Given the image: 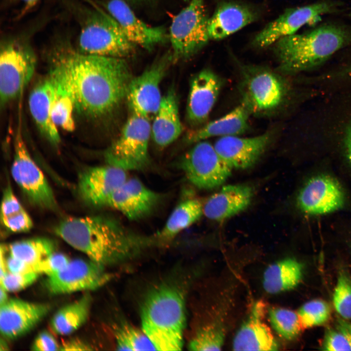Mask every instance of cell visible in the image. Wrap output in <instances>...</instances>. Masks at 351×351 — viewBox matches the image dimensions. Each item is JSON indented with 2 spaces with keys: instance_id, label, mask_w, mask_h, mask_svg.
Returning <instances> with one entry per match:
<instances>
[{
  "instance_id": "obj_48",
  "label": "cell",
  "mask_w": 351,
  "mask_h": 351,
  "mask_svg": "<svg viewBox=\"0 0 351 351\" xmlns=\"http://www.w3.org/2000/svg\"><path fill=\"white\" fill-rule=\"evenodd\" d=\"M8 292L6 291L2 287H0V305L5 303L8 300Z\"/></svg>"
},
{
  "instance_id": "obj_10",
  "label": "cell",
  "mask_w": 351,
  "mask_h": 351,
  "mask_svg": "<svg viewBox=\"0 0 351 351\" xmlns=\"http://www.w3.org/2000/svg\"><path fill=\"white\" fill-rule=\"evenodd\" d=\"M20 129H18L14 141L13 178L32 203L46 209H55L57 204L52 189L32 158Z\"/></svg>"
},
{
  "instance_id": "obj_19",
  "label": "cell",
  "mask_w": 351,
  "mask_h": 351,
  "mask_svg": "<svg viewBox=\"0 0 351 351\" xmlns=\"http://www.w3.org/2000/svg\"><path fill=\"white\" fill-rule=\"evenodd\" d=\"M126 172L109 164L85 169L78 176L79 195L90 204L104 206L108 197L127 179Z\"/></svg>"
},
{
  "instance_id": "obj_44",
  "label": "cell",
  "mask_w": 351,
  "mask_h": 351,
  "mask_svg": "<svg viewBox=\"0 0 351 351\" xmlns=\"http://www.w3.org/2000/svg\"><path fill=\"white\" fill-rule=\"evenodd\" d=\"M6 265L7 271L13 273L36 272L34 266L26 263L10 255L6 258Z\"/></svg>"
},
{
  "instance_id": "obj_28",
  "label": "cell",
  "mask_w": 351,
  "mask_h": 351,
  "mask_svg": "<svg viewBox=\"0 0 351 351\" xmlns=\"http://www.w3.org/2000/svg\"><path fill=\"white\" fill-rule=\"evenodd\" d=\"M54 86L51 105V117L58 128L67 132L75 128L74 113L76 110L73 95L59 71L55 67L51 68L49 75Z\"/></svg>"
},
{
  "instance_id": "obj_49",
  "label": "cell",
  "mask_w": 351,
  "mask_h": 351,
  "mask_svg": "<svg viewBox=\"0 0 351 351\" xmlns=\"http://www.w3.org/2000/svg\"><path fill=\"white\" fill-rule=\"evenodd\" d=\"M22 2L27 8L32 7L34 6L40 0H19ZM89 3L93 4L91 0H84Z\"/></svg>"
},
{
  "instance_id": "obj_38",
  "label": "cell",
  "mask_w": 351,
  "mask_h": 351,
  "mask_svg": "<svg viewBox=\"0 0 351 351\" xmlns=\"http://www.w3.org/2000/svg\"><path fill=\"white\" fill-rule=\"evenodd\" d=\"M39 274L36 272L13 273L8 272L0 279V286L8 292L20 291L34 283Z\"/></svg>"
},
{
  "instance_id": "obj_24",
  "label": "cell",
  "mask_w": 351,
  "mask_h": 351,
  "mask_svg": "<svg viewBox=\"0 0 351 351\" xmlns=\"http://www.w3.org/2000/svg\"><path fill=\"white\" fill-rule=\"evenodd\" d=\"M250 113L248 105L242 101L223 116L188 133L185 141L188 144H193L212 137L241 135L248 129Z\"/></svg>"
},
{
  "instance_id": "obj_43",
  "label": "cell",
  "mask_w": 351,
  "mask_h": 351,
  "mask_svg": "<svg viewBox=\"0 0 351 351\" xmlns=\"http://www.w3.org/2000/svg\"><path fill=\"white\" fill-rule=\"evenodd\" d=\"M60 345L54 336L47 331L40 332L35 339L31 350L35 351H54L59 350Z\"/></svg>"
},
{
  "instance_id": "obj_46",
  "label": "cell",
  "mask_w": 351,
  "mask_h": 351,
  "mask_svg": "<svg viewBox=\"0 0 351 351\" xmlns=\"http://www.w3.org/2000/svg\"><path fill=\"white\" fill-rule=\"evenodd\" d=\"M336 328L347 339L351 347V323L343 318H338L336 320Z\"/></svg>"
},
{
  "instance_id": "obj_40",
  "label": "cell",
  "mask_w": 351,
  "mask_h": 351,
  "mask_svg": "<svg viewBox=\"0 0 351 351\" xmlns=\"http://www.w3.org/2000/svg\"><path fill=\"white\" fill-rule=\"evenodd\" d=\"M322 348L324 351H351V347L346 337L338 330L328 328L325 331Z\"/></svg>"
},
{
  "instance_id": "obj_20",
  "label": "cell",
  "mask_w": 351,
  "mask_h": 351,
  "mask_svg": "<svg viewBox=\"0 0 351 351\" xmlns=\"http://www.w3.org/2000/svg\"><path fill=\"white\" fill-rule=\"evenodd\" d=\"M271 139L269 132L249 137L228 136L219 137L214 146L232 169H246L257 162Z\"/></svg>"
},
{
  "instance_id": "obj_8",
  "label": "cell",
  "mask_w": 351,
  "mask_h": 351,
  "mask_svg": "<svg viewBox=\"0 0 351 351\" xmlns=\"http://www.w3.org/2000/svg\"><path fill=\"white\" fill-rule=\"evenodd\" d=\"M209 19L204 0H191L174 17L169 31L173 60L188 58L206 45Z\"/></svg>"
},
{
  "instance_id": "obj_47",
  "label": "cell",
  "mask_w": 351,
  "mask_h": 351,
  "mask_svg": "<svg viewBox=\"0 0 351 351\" xmlns=\"http://www.w3.org/2000/svg\"><path fill=\"white\" fill-rule=\"evenodd\" d=\"M345 146L347 157L351 163V123L348 126L345 135Z\"/></svg>"
},
{
  "instance_id": "obj_36",
  "label": "cell",
  "mask_w": 351,
  "mask_h": 351,
  "mask_svg": "<svg viewBox=\"0 0 351 351\" xmlns=\"http://www.w3.org/2000/svg\"><path fill=\"white\" fill-rule=\"evenodd\" d=\"M297 312L303 328L308 329L326 323L331 316V308L326 301L314 299L304 304Z\"/></svg>"
},
{
  "instance_id": "obj_23",
  "label": "cell",
  "mask_w": 351,
  "mask_h": 351,
  "mask_svg": "<svg viewBox=\"0 0 351 351\" xmlns=\"http://www.w3.org/2000/svg\"><path fill=\"white\" fill-rule=\"evenodd\" d=\"M253 195V188L248 185L223 186L207 199L203 205V214L210 219L223 221L245 210Z\"/></svg>"
},
{
  "instance_id": "obj_15",
  "label": "cell",
  "mask_w": 351,
  "mask_h": 351,
  "mask_svg": "<svg viewBox=\"0 0 351 351\" xmlns=\"http://www.w3.org/2000/svg\"><path fill=\"white\" fill-rule=\"evenodd\" d=\"M160 198L159 194L140 180L131 178L111 194L104 206L116 209L130 220H137L151 213Z\"/></svg>"
},
{
  "instance_id": "obj_27",
  "label": "cell",
  "mask_w": 351,
  "mask_h": 351,
  "mask_svg": "<svg viewBox=\"0 0 351 351\" xmlns=\"http://www.w3.org/2000/svg\"><path fill=\"white\" fill-rule=\"evenodd\" d=\"M182 131L175 89L171 88L162 97L154 117L151 136L157 146L165 147L175 141Z\"/></svg>"
},
{
  "instance_id": "obj_25",
  "label": "cell",
  "mask_w": 351,
  "mask_h": 351,
  "mask_svg": "<svg viewBox=\"0 0 351 351\" xmlns=\"http://www.w3.org/2000/svg\"><path fill=\"white\" fill-rule=\"evenodd\" d=\"M256 13L245 5L226 2L220 4L209 18L210 39H222L254 21Z\"/></svg>"
},
{
  "instance_id": "obj_32",
  "label": "cell",
  "mask_w": 351,
  "mask_h": 351,
  "mask_svg": "<svg viewBox=\"0 0 351 351\" xmlns=\"http://www.w3.org/2000/svg\"><path fill=\"white\" fill-rule=\"evenodd\" d=\"M55 250V243L46 238H35L17 241L8 247L9 255L34 266V267L54 253Z\"/></svg>"
},
{
  "instance_id": "obj_6",
  "label": "cell",
  "mask_w": 351,
  "mask_h": 351,
  "mask_svg": "<svg viewBox=\"0 0 351 351\" xmlns=\"http://www.w3.org/2000/svg\"><path fill=\"white\" fill-rule=\"evenodd\" d=\"M37 64L30 45L21 39L3 40L0 52L1 106L15 99L32 78Z\"/></svg>"
},
{
  "instance_id": "obj_30",
  "label": "cell",
  "mask_w": 351,
  "mask_h": 351,
  "mask_svg": "<svg viewBox=\"0 0 351 351\" xmlns=\"http://www.w3.org/2000/svg\"><path fill=\"white\" fill-rule=\"evenodd\" d=\"M91 304V296L87 293L60 308L51 320L52 330L60 335H68L75 332L86 321Z\"/></svg>"
},
{
  "instance_id": "obj_2",
  "label": "cell",
  "mask_w": 351,
  "mask_h": 351,
  "mask_svg": "<svg viewBox=\"0 0 351 351\" xmlns=\"http://www.w3.org/2000/svg\"><path fill=\"white\" fill-rule=\"evenodd\" d=\"M55 232L102 266L133 254L149 242L116 220L101 215L65 218L56 226Z\"/></svg>"
},
{
  "instance_id": "obj_17",
  "label": "cell",
  "mask_w": 351,
  "mask_h": 351,
  "mask_svg": "<svg viewBox=\"0 0 351 351\" xmlns=\"http://www.w3.org/2000/svg\"><path fill=\"white\" fill-rule=\"evenodd\" d=\"M297 201L300 209L306 213L325 214L340 208L344 204V195L335 178L320 175L306 183L300 191Z\"/></svg>"
},
{
  "instance_id": "obj_12",
  "label": "cell",
  "mask_w": 351,
  "mask_h": 351,
  "mask_svg": "<svg viewBox=\"0 0 351 351\" xmlns=\"http://www.w3.org/2000/svg\"><path fill=\"white\" fill-rule=\"evenodd\" d=\"M335 3L321 1L286 10L268 24L255 37L254 42L257 46L266 47L280 39L295 34L306 24L313 23L324 15L336 10Z\"/></svg>"
},
{
  "instance_id": "obj_18",
  "label": "cell",
  "mask_w": 351,
  "mask_h": 351,
  "mask_svg": "<svg viewBox=\"0 0 351 351\" xmlns=\"http://www.w3.org/2000/svg\"><path fill=\"white\" fill-rule=\"evenodd\" d=\"M222 84V79L209 69L199 71L192 78L186 109L187 121L191 125L197 126L207 120Z\"/></svg>"
},
{
  "instance_id": "obj_21",
  "label": "cell",
  "mask_w": 351,
  "mask_h": 351,
  "mask_svg": "<svg viewBox=\"0 0 351 351\" xmlns=\"http://www.w3.org/2000/svg\"><path fill=\"white\" fill-rule=\"evenodd\" d=\"M266 305L262 301L253 306L246 320L236 333L233 342L234 351H277L279 345L264 322Z\"/></svg>"
},
{
  "instance_id": "obj_51",
  "label": "cell",
  "mask_w": 351,
  "mask_h": 351,
  "mask_svg": "<svg viewBox=\"0 0 351 351\" xmlns=\"http://www.w3.org/2000/svg\"><path fill=\"white\" fill-rule=\"evenodd\" d=\"M343 74L351 75V62L349 64L347 67L345 69Z\"/></svg>"
},
{
  "instance_id": "obj_1",
  "label": "cell",
  "mask_w": 351,
  "mask_h": 351,
  "mask_svg": "<svg viewBox=\"0 0 351 351\" xmlns=\"http://www.w3.org/2000/svg\"><path fill=\"white\" fill-rule=\"evenodd\" d=\"M57 51L53 66L62 75L81 115L105 117L126 98L133 77L124 58L85 54L67 47Z\"/></svg>"
},
{
  "instance_id": "obj_39",
  "label": "cell",
  "mask_w": 351,
  "mask_h": 351,
  "mask_svg": "<svg viewBox=\"0 0 351 351\" xmlns=\"http://www.w3.org/2000/svg\"><path fill=\"white\" fill-rule=\"evenodd\" d=\"M68 257L62 254L55 252L46 259L34 266L36 272L47 276L60 271L70 262Z\"/></svg>"
},
{
  "instance_id": "obj_5",
  "label": "cell",
  "mask_w": 351,
  "mask_h": 351,
  "mask_svg": "<svg viewBox=\"0 0 351 351\" xmlns=\"http://www.w3.org/2000/svg\"><path fill=\"white\" fill-rule=\"evenodd\" d=\"M85 16L78 37L79 52L124 58L133 54L135 44L112 16L98 8L87 11Z\"/></svg>"
},
{
  "instance_id": "obj_4",
  "label": "cell",
  "mask_w": 351,
  "mask_h": 351,
  "mask_svg": "<svg viewBox=\"0 0 351 351\" xmlns=\"http://www.w3.org/2000/svg\"><path fill=\"white\" fill-rule=\"evenodd\" d=\"M141 329L156 350H181L186 316L182 292L162 285L151 290L141 309Z\"/></svg>"
},
{
  "instance_id": "obj_7",
  "label": "cell",
  "mask_w": 351,
  "mask_h": 351,
  "mask_svg": "<svg viewBox=\"0 0 351 351\" xmlns=\"http://www.w3.org/2000/svg\"><path fill=\"white\" fill-rule=\"evenodd\" d=\"M151 136L149 119L131 113L119 137L106 150V163L125 171L143 169L148 164Z\"/></svg>"
},
{
  "instance_id": "obj_9",
  "label": "cell",
  "mask_w": 351,
  "mask_h": 351,
  "mask_svg": "<svg viewBox=\"0 0 351 351\" xmlns=\"http://www.w3.org/2000/svg\"><path fill=\"white\" fill-rule=\"evenodd\" d=\"M194 144L180 162L186 178L200 189L210 190L220 186L230 176L232 169L209 142L205 140Z\"/></svg>"
},
{
  "instance_id": "obj_26",
  "label": "cell",
  "mask_w": 351,
  "mask_h": 351,
  "mask_svg": "<svg viewBox=\"0 0 351 351\" xmlns=\"http://www.w3.org/2000/svg\"><path fill=\"white\" fill-rule=\"evenodd\" d=\"M53 93V84L48 76L32 89L28 103L31 114L40 132L51 143L57 145L60 141V137L51 117Z\"/></svg>"
},
{
  "instance_id": "obj_16",
  "label": "cell",
  "mask_w": 351,
  "mask_h": 351,
  "mask_svg": "<svg viewBox=\"0 0 351 351\" xmlns=\"http://www.w3.org/2000/svg\"><path fill=\"white\" fill-rule=\"evenodd\" d=\"M48 304L11 298L0 305V332L6 339H13L33 329L49 312Z\"/></svg>"
},
{
  "instance_id": "obj_42",
  "label": "cell",
  "mask_w": 351,
  "mask_h": 351,
  "mask_svg": "<svg viewBox=\"0 0 351 351\" xmlns=\"http://www.w3.org/2000/svg\"><path fill=\"white\" fill-rule=\"evenodd\" d=\"M23 210L11 186L8 184L4 190L1 200L0 218L14 215Z\"/></svg>"
},
{
  "instance_id": "obj_31",
  "label": "cell",
  "mask_w": 351,
  "mask_h": 351,
  "mask_svg": "<svg viewBox=\"0 0 351 351\" xmlns=\"http://www.w3.org/2000/svg\"><path fill=\"white\" fill-rule=\"evenodd\" d=\"M203 214V206L199 200L187 199L173 210L158 233L160 238L171 239L196 222Z\"/></svg>"
},
{
  "instance_id": "obj_37",
  "label": "cell",
  "mask_w": 351,
  "mask_h": 351,
  "mask_svg": "<svg viewBox=\"0 0 351 351\" xmlns=\"http://www.w3.org/2000/svg\"><path fill=\"white\" fill-rule=\"evenodd\" d=\"M333 303L342 318L351 319V277L344 271H340L338 274L333 295Z\"/></svg>"
},
{
  "instance_id": "obj_13",
  "label": "cell",
  "mask_w": 351,
  "mask_h": 351,
  "mask_svg": "<svg viewBox=\"0 0 351 351\" xmlns=\"http://www.w3.org/2000/svg\"><path fill=\"white\" fill-rule=\"evenodd\" d=\"M243 86L244 101L250 111L267 113L276 109L285 95V86L281 78L273 71L252 68L245 71Z\"/></svg>"
},
{
  "instance_id": "obj_34",
  "label": "cell",
  "mask_w": 351,
  "mask_h": 351,
  "mask_svg": "<svg viewBox=\"0 0 351 351\" xmlns=\"http://www.w3.org/2000/svg\"><path fill=\"white\" fill-rule=\"evenodd\" d=\"M117 350L154 351L155 346L142 331L129 324H122L115 331Z\"/></svg>"
},
{
  "instance_id": "obj_3",
  "label": "cell",
  "mask_w": 351,
  "mask_h": 351,
  "mask_svg": "<svg viewBox=\"0 0 351 351\" xmlns=\"http://www.w3.org/2000/svg\"><path fill=\"white\" fill-rule=\"evenodd\" d=\"M351 43V28L335 24L283 37L274 44L279 68L295 73L317 66Z\"/></svg>"
},
{
  "instance_id": "obj_14",
  "label": "cell",
  "mask_w": 351,
  "mask_h": 351,
  "mask_svg": "<svg viewBox=\"0 0 351 351\" xmlns=\"http://www.w3.org/2000/svg\"><path fill=\"white\" fill-rule=\"evenodd\" d=\"M108 279L102 266L90 259H76L70 260L60 271L47 276L45 285L51 293L63 294L94 290Z\"/></svg>"
},
{
  "instance_id": "obj_22",
  "label": "cell",
  "mask_w": 351,
  "mask_h": 351,
  "mask_svg": "<svg viewBox=\"0 0 351 351\" xmlns=\"http://www.w3.org/2000/svg\"><path fill=\"white\" fill-rule=\"evenodd\" d=\"M107 9L133 44L151 50L166 40V34L163 28L147 25L136 16L123 0H110L107 4Z\"/></svg>"
},
{
  "instance_id": "obj_11",
  "label": "cell",
  "mask_w": 351,
  "mask_h": 351,
  "mask_svg": "<svg viewBox=\"0 0 351 351\" xmlns=\"http://www.w3.org/2000/svg\"><path fill=\"white\" fill-rule=\"evenodd\" d=\"M173 60L172 53L165 55L132 78L126 98L131 113L149 119L155 116L162 98L160 84Z\"/></svg>"
},
{
  "instance_id": "obj_29",
  "label": "cell",
  "mask_w": 351,
  "mask_h": 351,
  "mask_svg": "<svg viewBox=\"0 0 351 351\" xmlns=\"http://www.w3.org/2000/svg\"><path fill=\"white\" fill-rule=\"evenodd\" d=\"M303 264L293 258H286L269 265L263 277V286L268 293L276 294L297 287L303 276Z\"/></svg>"
},
{
  "instance_id": "obj_50",
  "label": "cell",
  "mask_w": 351,
  "mask_h": 351,
  "mask_svg": "<svg viewBox=\"0 0 351 351\" xmlns=\"http://www.w3.org/2000/svg\"><path fill=\"white\" fill-rule=\"evenodd\" d=\"M8 346L6 342L1 338L0 342V351H7L8 350Z\"/></svg>"
},
{
  "instance_id": "obj_45",
  "label": "cell",
  "mask_w": 351,
  "mask_h": 351,
  "mask_svg": "<svg viewBox=\"0 0 351 351\" xmlns=\"http://www.w3.org/2000/svg\"><path fill=\"white\" fill-rule=\"evenodd\" d=\"M92 348L89 344L82 339L77 338H71L66 340L60 345L61 351H90Z\"/></svg>"
},
{
  "instance_id": "obj_41",
  "label": "cell",
  "mask_w": 351,
  "mask_h": 351,
  "mask_svg": "<svg viewBox=\"0 0 351 351\" xmlns=\"http://www.w3.org/2000/svg\"><path fill=\"white\" fill-rule=\"evenodd\" d=\"M1 221L7 230L14 233L27 232L33 225L32 219L24 209L14 215L2 218Z\"/></svg>"
},
{
  "instance_id": "obj_35",
  "label": "cell",
  "mask_w": 351,
  "mask_h": 351,
  "mask_svg": "<svg viewBox=\"0 0 351 351\" xmlns=\"http://www.w3.org/2000/svg\"><path fill=\"white\" fill-rule=\"evenodd\" d=\"M225 332L218 322L203 326L196 333L189 344L191 351H219L224 344Z\"/></svg>"
},
{
  "instance_id": "obj_33",
  "label": "cell",
  "mask_w": 351,
  "mask_h": 351,
  "mask_svg": "<svg viewBox=\"0 0 351 351\" xmlns=\"http://www.w3.org/2000/svg\"><path fill=\"white\" fill-rule=\"evenodd\" d=\"M270 323L282 338L292 340L298 336L303 329L297 312L286 308L272 307L269 309Z\"/></svg>"
}]
</instances>
